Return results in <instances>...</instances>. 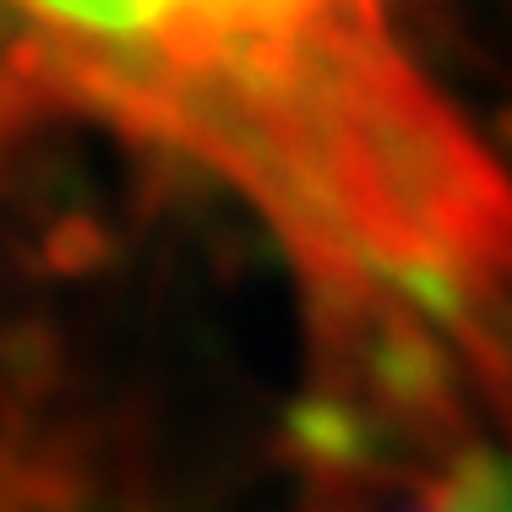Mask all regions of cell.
I'll return each mask as SVG.
<instances>
[{
	"instance_id": "6da1fadb",
	"label": "cell",
	"mask_w": 512,
	"mask_h": 512,
	"mask_svg": "<svg viewBox=\"0 0 512 512\" xmlns=\"http://www.w3.org/2000/svg\"><path fill=\"white\" fill-rule=\"evenodd\" d=\"M28 115L240 197L387 398L512 393V175L393 0H0V131Z\"/></svg>"
},
{
	"instance_id": "7a4b0ae2",
	"label": "cell",
	"mask_w": 512,
	"mask_h": 512,
	"mask_svg": "<svg viewBox=\"0 0 512 512\" xmlns=\"http://www.w3.org/2000/svg\"><path fill=\"white\" fill-rule=\"evenodd\" d=\"M387 512H512V447H469Z\"/></svg>"
}]
</instances>
